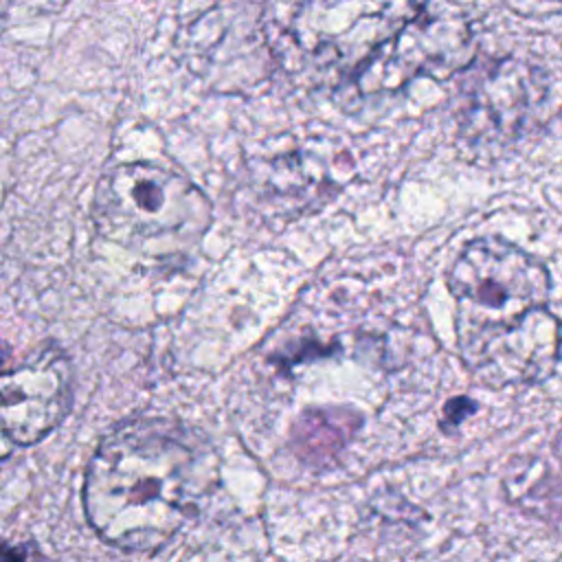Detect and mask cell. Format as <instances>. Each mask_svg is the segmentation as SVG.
Wrapping results in <instances>:
<instances>
[{
  "label": "cell",
  "instance_id": "6da1fadb",
  "mask_svg": "<svg viewBox=\"0 0 562 562\" xmlns=\"http://www.w3.org/2000/svg\"><path fill=\"white\" fill-rule=\"evenodd\" d=\"M217 483L220 457L198 428L138 417L99 441L86 465L81 501L103 542L145 553L171 542Z\"/></svg>",
  "mask_w": 562,
  "mask_h": 562
},
{
  "label": "cell",
  "instance_id": "7a4b0ae2",
  "mask_svg": "<svg viewBox=\"0 0 562 562\" xmlns=\"http://www.w3.org/2000/svg\"><path fill=\"white\" fill-rule=\"evenodd\" d=\"M424 9L419 2H299L263 7L279 66L312 86H351Z\"/></svg>",
  "mask_w": 562,
  "mask_h": 562
},
{
  "label": "cell",
  "instance_id": "3957f363",
  "mask_svg": "<svg viewBox=\"0 0 562 562\" xmlns=\"http://www.w3.org/2000/svg\"><path fill=\"white\" fill-rule=\"evenodd\" d=\"M448 288L454 299L457 345L468 367L549 312V270L501 237L468 241L448 270Z\"/></svg>",
  "mask_w": 562,
  "mask_h": 562
},
{
  "label": "cell",
  "instance_id": "277c9868",
  "mask_svg": "<svg viewBox=\"0 0 562 562\" xmlns=\"http://www.w3.org/2000/svg\"><path fill=\"white\" fill-rule=\"evenodd\" d=\"M206 195L182 173L156 162H123L94 187L97 233L147 259L189 255L213 213Z\"/></svg>",
  "mask_w": 562,
  "mask_h": 562
},
{
  "label": "cell",
  "instance_id": "5b68a950",
  "mask_svg": "<svg viewBox=\"0 0 562 562\" xmlns=\"http://www.w3.org/2000/svg\"><path fill=\"white\" fill-rule=\"evenodd\" d=\"M472 59L474 31L468 15L459 7L432 2L424 4L351 86L362 97L395 92L415 77L448 79Z\"/></svg>",
  "mask_w": 562,
  "mask_h": 562
},
{
  "label": "cell",
  "instance_id": "8992f818",
  "mask_svg": "<svg viewBox=\"0 0 562 562\" xmlns=\"http://www.w3.org/2000/svg\"><path fill=\"white\" fill-rule=\"evenodd\" d=\"M542 97L544 86L531 64L518 57L485 61L463 81L459 136L474 149H503L529 130Z\"/></svg>",
  "mask_w": 562,
  "mask_h": 562
},
{
  "label": "cell",
  "instance_id": "52a82bcc",
  "mask_svg": "<svg viewBox=\"0 0 562 562\" xmlns=\"http://www.w3.org/2000/svg\"><path fill=\"white\" fill-rule=\"evenodd\" d=\"M2 435L33 446L57 428L72 406V367L64 349L44 345L2 373Z\"/></svg>",
  "mask_w": 562,
  "mask_h": 562
},
{
  "label": "cell",
  "instance_id": "ba28073f",
  "mask_svg": "<svg viewBox=\"0 0 562 562\" xmlns=\"http://www.w3.org/2000/svg\"><path fill=\"white\" fill-rule=\"evenodd\" d=\"M318 156L305 151H292L277 156L270 165H261L257 176L259 191L277 206L281 198L292 202V209H305L318 204V195L327 189V176L316 162Z\"/></svg>",
  "mask_w": 562,
  "mask_h": 562
},
{
  "label": "cell",
  "instance_id": "9c48e42d",
  "mask_svg": "<svg viewBox=\"0 0 562 562\" xmlns=\"http://www.w3.org/2000/svg\"><path fill=\"white\" fill-rule=\"evenodd\" d=\"M474 411V402L465 400V397H459V400H450L446 404V422L450 424H459L468 413Z\"/></svg>",
  "mask_w": 562,
  "mask_h": 562
}]
</instances>
